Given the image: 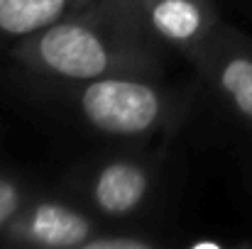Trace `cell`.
<instances>
[{
  "mask_svg": "<svg viewBox=\"0 0 252 249\" xmlns=\"http://www.w3.org/2000/svg\"><path fill=\"white\" fill-rule=\"evenodd\" d=\"M39 188L42 186H37L30 176L0 166V237Z\"/></svg>",
  "mask_w": 252,
  "mask_h": 249,
  "instance_id": "ba28073f",
  "label": "cell"
},
{
  "mask_svg": "<svg viewBox=\"0 0 252 249\" xmlns=\"http://www.w3.org/2000/svg\"><path fill=\"white\" fill-rule=\"evenodd\" d=\"M95 0H0V42L17 44Z\"/></svg>",
  "mask_w": 252,
  "mask_h": 249,
  "instance_id": "52a82bcc",
  "label": "cell"
},
{
  "mask_svg": "<svg viewBox=\"0 0 252 249\" xmlns=\"http://www.w3.org/2000/svg\"><path fill=\"white\" fill-rule=\"evenodd\" d=\"M88 132L142 144L171 135L189 112V93L162 81V71H127L81 83H34Z\"/></svg>",
  "mask_w": 252,
  "mask_h": 249,
  "instance_id": "7a4b0ae2",
  "label": "cell"
},
{
  "mask_svg": "<svg viewBox=\"0 0 252 249\" xmlns=\"http://www.w3.org/2000/svg\"><path fill=\"white\" fill-rule=\"evenodd\" d=\"M81 200L64 188H39L12 220L0 245L37 249H86L103 227Z\"/></svg>",
  "mask_w": 252,
  "mask_h": 249,
  "instance_id": "277c9868",
  "label": "cell"
},
{
  "mask_svg": "<svg viewBox=\"0 0 252 249\" xmlns=\"http://www.w3.org/2000/svg\"><path fill=\"white\" fill-rule=\"evenodd\" d=\"M223 105V110L252 130V44L223 22L208 42L189 59Z\"/></svg>",
  "mask_w": 252,
  "mask_h": 249,
  "instance_id": "5b68a950",
  "label": "cell"
},
{
  "mask_svg": "<svg viewBox=\"0 0 252 249\" xmlns=\"http://www.w3.org/2000/svg\"><path fill=\"white\" fill-rule=\"evenodd\" d=\"M164 162L157 152H103L71 166L62 188L105 225L142 222L159 200Z\"/></svg>",
  "mask_w": 252,
  "mask_h": 249,
  "instance_id": "3957f363",
  "label": "cell"
},
{
  "mask_svg": "<svg viewBox=\"0 0 252 249\" xmlns=\"http://www.w3.org/2000/svg\"><path fill=\"white\" fill-rule=\"evenodd\" d=\"M10 56L32 83H81L127 71H162V52L140 34L127 0H95L12 44Z\"/></svg>",
  "mask_w": 252,
  "mask_h": 249,
  "instance_id": "6da1fadb",
  "label": "cell"
},
{
  "mask_svg": "<svg viewBox=\"0 0 252 249\" xmlns=\"http://www.w3.org/2000/svg\"><path fill=\"white\" fill-rule=\"evenodd\" d=\"M140 34L162 54L174 52L191 59L220 20L211 0H127Z\"/></svg>",
  "mask_w": 252,
  "mask_h": 249,
  "instance_id": "8992f818",
  "label": "cell"
},
{
  "mask_svg": "<svg viewBox=\"0 0 252 249\" xmlns=\"http://www.w3.org/2000/svg\"><path fill=\"white\" fill-rule=\"evenodd\" d=\"M164 245L162 237L155 235V230H145L142 222L130 225H103L86 249H155Z\"/></svg>",
  "mask_w": 252,
  "mask_h": 249,
  "instance_id": "9c48e42d",
  "label": "cell"
}]
</instances>
